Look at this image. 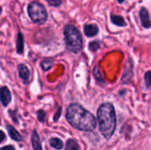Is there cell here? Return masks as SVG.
Masks as SVG:
<instances>
[{"instance_id":"obj_15","label":"cell","mask_w":151,"mask_h":150,"mask_svg":"<svg viewBox=\"0 0 151 150\" xmlns=\"http://www.w3.org/2000/svg\"><path fill=\"white\" fill-rule=\"evenodd\" d=\"M52 64H53V62H52L51 60L45 59V60H43V61L42 62V67L43 70L47 71V70L50 69V67L52 66Z\"/></svg>"},{"instance_id":"obj_2","label":"cell","mask_w":151,"mask_h":150,"mask_svg":"<svg viewBox=\"0 0 151 150\" xmlns=\"http://www.w3.org/2000/svg\"><path fill=\"white\" fill-rule=\"evenodd\" d=\"M99 129L104 138L110 139L116 129V113L111 103H103L97 111Z\"/></svg>"},{"instance_id":"obj_1","label":"cell","mask_w":151,"mask_h":150,"mask_svg":"<svg viewBox=\"0 0 151 150\" xmlns=\"http://www.w3.org/2000/svg\"><path fill=\"white\" fill-rule=\"evenodd\" d=\"M66 119L72 126L84 132H92L96 126V118L77 103H73L67 108Z\"/></svg>"},{"instance_id":"obj_3","label":"cell","mask_w":151,"mask_h":150,"mask_svg":"<svg viewBox=\"0 0 151 150\" xmlns=\"http://www.w3.org/2000/svg\"><path fill=\"white\" fill-rule=\"evenodd\" d=\"M65 46L68 50L79 53L83 47L82 36L80 31L73 25H67L64 30Z\"/></svg>"},{"instance_id":"obj_16","label":"cell","mask_w":151,"mask_h":150,"mask_svg":"<svg viewBox=\"0 0 151 150\" xmlns=\"http://www.w3.org/2000/svg\"><path fill=\"white\" fill-rule=\"evenodd\" d=\"M100 42L98 41H96V42H91L89 43V50H92V51H96L99 48H100Z\"/></svg>"},{"instance_id":"obj_13","label":"cell","mask_w":151,"mask_h":150,"mask_svg":"<svg viewBox=\"0 0 151 150\" xmlns=\"http://www.w3.org/2000/svg\"><path fill=\"white\" fill-rule=\"evenodd\" d=\"M50 144L55 149H61L63 148V141L58 138H52L50 141Z\"/></svg>"},{"instance_id":"obj_12","label":"cell","mask_w":151,"mask_h":150,"mask_svg":"<svg viewBox=\"0 0 151 150\" xmlns=\"http://www.w3.org/2000/svg\"><path fill=\"white\" fill-rule=\"evenodd\" d=\"M24 49V39L21 33L18 34V39H17V51L18 53H22Z\"/></svg>"},{"instance_id":"obj_20","label":"cell","mask_w":151,"mask_h":150,"mask_svg":"<svg viewBox=\"0 0 151 150\" xmlns=\"http://www.w3.org/2000/svg\"><path fill=\"white\" fill-rule=\"evenodd\" d=\"M94 75H95V77L96 78V80H101V81H103L102 77H101V74H100V72H99V71H98V68H97L96 66L94 68Z\"/></svg>"},{"instance_id":"obj_18","label":"cell","mask_w":151,"mask_h":150,"mask_svg":"<svg viewBox=\"0 0 151 150\" xmlns=\"http://www.w3.org/2000/svg\"><path fill=\"white\" fill-rule=\"evenodd\" d=\"M46 1L51 6H59L62 4V1L61 0H46Z\"/></svg>"},{"instance_id":"obj_23","label":"cell","mask_w":151,"mask_h":150,"mask_svg":"<svg viewBox=\"0 0 151 150\" xmlns=\"http://www.w3.org/2000/svg\"><path fill=\"white\" fill-rule=\"evenodd\" d=\"M60 112H61V110L59 109V110H58V114H57V116H55V120H58V116H60Z\"/></svg>"},{"instance_id":"obj_22","label":"cell","mask_w":151,"mask_h":150,"mask_svg":"<svg viewBox=\"0 0 151 150\" xmlns=\"http://www.w3.org/2000/svg\"><path fill=\"white\" fill-rule=\"evenodd\" d=\"M0 150H15V149H14V148H13L12 146H5V147L2 148Z\"/></svg>"},{"instance_id":"obj_5","label":"cell","mask_w":151,"mask_h":150,"mask_svg":"<svg viewBox=\"0 0 151 150\" xmlns=\"http://www.w3.org/2000/svg\"><path fill=\"white\" fill-rule=\"evenodd\" d=\"M0 99L4 106H6L10 103L12 100V95L6 87H2L0 88Z\"/></svg>"},{"instance_id":"obj_21","label":"cell","mask_w":151,"mask_h":150,"mask_svg":"<svg viewBox=\"0 0 151 150\" xmlns=\"http://www.w3.org/2000/svg\"><path fill=\"white\" fill-rule=\"evenodd\" d=\"M4 139H5V134L4 133V132L0 131V143L3 142L4 141Z\"/></svg>"},{"instance_id":"obj_9","label":"cell","mask_w":151,"mask_h":150,"mask_svg":"<svg viewBox=\"0 0 151 150\" xmlns=\"http://www.w3.org/2000/svg\"><path fill=\"white\" fill-rule=\"evenodd\" d=\"M6 128H7V131H8V133H9L10 137H11L12 140L17 141H19L22 140L20 134L17 132V130H16L15 128H13V127L11 126H7Z\"/></svg>"},{"instance_id":"obj_25","label":"cell","mask_w":151,"mask_h":150,"mask_svg":"<svg viewBox=\"0 0 151 150\" xmlns=\"http://www.w3.org/2000/svg\"><path fill=\"white\" fill-rule=\"evenodd\" d=\"M1 11H2V8L0 7V13H1Z\"/></svg>"},{"instance_id":"obj_24","label":"cell","mask_w":151,"mask_h":150,"mask_svg":"<svg viewBox=\"0 0 151 150\" xmlns=\"http://www.w3.org/2000/svg\"><path fill=\"white\" fill-rule=\"evenodd\" d=\"M124 1H125V0H118V2H119V4H122V3H123Z\"/></svg>"},{"instance_id":"obj_11","label":"cell","mask_w":151,"mask_h":150,"mask_svg":"<svg viewBox=\"0 0 151 150\" xmlns=\"http://www.w3.org/2000/svg\"><path fill=\"white\" fill-rule=\"evenodd\" d=\"M111 19L112 21L113 24L119 26V27H123V26H126L127 23L125 21V19H123V17L121 16H118V15H111Z\"/></svg>"},{"instance_id":"obj_14","label":"cell","mask_w":151,"mask_h":150,"mask_svg":"<svg viewBox=\"0 0 151 150\" xmlns=\"http://www.w3.org/2000/svg\"><path fill=\"white\" fill-rule=\"evenodd\" d=\"M65 150H79V146L74 141L69 140L66 143V149Z\"/></svg>"},{"instance_id":"obj_17","label":"cell","mask_w":151,"mask_h":150,"mask_svg":"<svg viewBox=\"0 0 151 150\" xmlns=\"http://www.w3.org/2000/svg\"><path fill=\"white\" fill-rule=\"evenodd\" d=\"M145 82L147 88H150L151 86V71H149L145 74Z\"/></svg>"},{"instance_id":"obj_4","label":"cell","mask_w":151,"mask_h":150,"mask_svg":"<svg viewBox=\"0 0 151 150\" xmlns=\"http://www.w3.org/2000/svg\"><path fill=\"white\" fill-rule=\"evenodd\" d=\"M27 11H28V15L30 17V19L37 24H43L44 22H46L47 19H48V14H47V11L44 8V6L36 2H31L27 7Z\"/></svg>"},{"instance_id":"obj_8","label":"cell","mask_w":151,"mask_h":150,"mask_svg":"<svg viewBox=\"0 0 151 150\" xmlns=\"http://www.w3.org/2000/svg\"><path fill=\"white\" fill-rule=\"evenodd\" d=\"M18 71H19V77L23 80V81L25 83H27L29 79V75H30V72L28 70V68L25 65H19L18 66Z\"/></svg>"},{"instance_id":"obj_7","label":"cell","mask_w":151,"mask_h":150,"mask_svg":"<svg viewBox=\"0 0 151 150\" xmlns=\"http://www.w3.org/2000/svg\"><path fill=\"white\" fill-rule=\"evenodd\" d=\"M84 34L88 36L92 37L98 34V27L95 24H88L84 26Z\"/></svg>"},{"instance_id":"obj_19","label":"cell","mask_w":151,"mask_h":150,"mask_svg":"<svg viewBox=\"0 0 151 150\" xmlns=\"http://www.w3.org/2000/svg\"><path fill=\"white\" fill-rule=\"evenodd\" d=\"M37 117H38V119L40 122H44V119H45V112L43 111H39L38 113H37Z\"/></svg>"},{"instance_id":"obj_10","label":"cell","mask_w":151,"mask_h":150,"mask_svg":"<svg viewBox=\"0 0 151 150\" xmlns=\"http://www.w3.org/2000/svg\"><path fill=\"white\" fill-rule=\"evenodd\" d=\"M32 144H33V147H34L35 150H42L39 136L35 131H34V133L32 134Z\"/></svg>"},{"instance_id":"obj_6","label":"cell","mask_w":151,"mask_h":150,"mask_svg":"<svg viewBox=\"0 0 151 150\" xmlns=\"http://www.w3.org/2000/svg\"><path fill=\"white\" fill-rule=\"evenodd\" d=\"M140 18L142 23V26L145 28H150L151 27V20L150 19L149 12L146 8H142L140 11Z\"/></svg>"}]
</instances>
